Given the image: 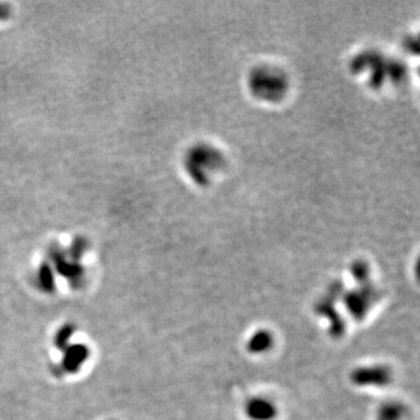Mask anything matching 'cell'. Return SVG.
Returning <instances> with one entry per match:
<instances>
[{
	"label": "cell",
	"instance_id": "cell-2",
	"mask_svg": "<svg viewBox=\"0 0 420 420\" xmlns=\"http://www.w3.org/2000/svg\"><path fill=\"white\" fill-rule=\"evenodd\" d=\"M250 87L261 99H279L286 89L284 76L272 68H261L251 75Z\"/></svg>",
	"mask_w": 420,
	"mask_h": 420
},
{
	"label": "cell",
	"instance_id": "cell-1",
	"mask_svg": "<svg viewBox=\"0 0 420 420\" xmlns=\"http://www.w3.org/2000/svg\"><path fill=\"white\" fill-rule=\"evenodd\" d=\"M222 163L223 160L219 152L203 146L190 152L187 167L197 182H208L222 168Z\"/></svg>",
	"mask_w": 420,
	"mask_h": 420
}]
</instances>
